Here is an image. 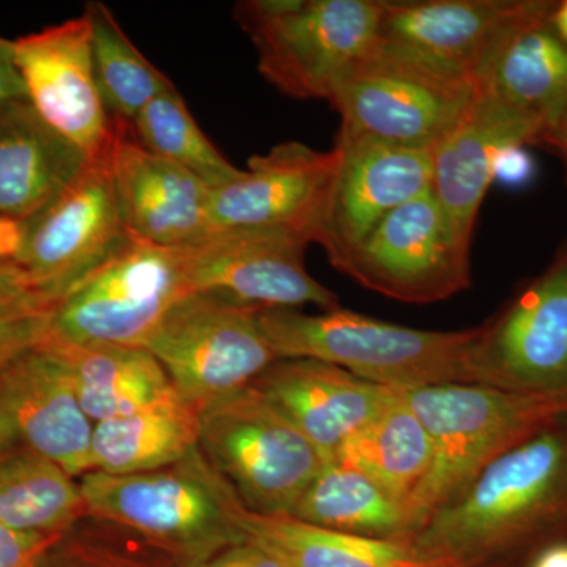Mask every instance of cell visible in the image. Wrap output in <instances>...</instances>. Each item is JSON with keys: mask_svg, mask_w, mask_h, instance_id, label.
<instances>
[{"mask_svg": "<svg viewBox=\"0 0 567 567\" xmlns=\"http://www.w3.org/2000/svg\"><path fill=\"white\" fill-rule=\"evenodd\" d=\"M188 293L178 248L145 244L130 235L52 306L50 338L142 349L166 312Z\"/></svg>", "mask_w": 567, "mask_h": 567, "instance_id": "ba28073f", "label": "cell"}, {"mask_svg": "<svg viewBox=\"0 0 567 567\" xmlns=\"http://www.w3.org/2000/svg\"><path fill=\"white\" fill-rule=\"evenodd\" d=\"M289 516L374 539L410 540L415 533L404 503L364 473L336 461L324 462Z\"/></svg>", "mask_w": 567, "mask_h": 567, "instance_id": "4316f807", "label": "cell"}, {"mask_svg": "<svg viewBox=\"0 0 567 567\" xmlns=\"http://www.w3.org/2000/svg\"><path fill=\"white\" fill-rule=\"evenodd\" d=\"M311 240L282 229H212L182 246L189 292L212 293L256 309L339 308L338 295L306 270Z\"/></svg>", "mask_w": 567, "mask_h": 567, "instance_id": "7c38bea8", "label": "cell"}, {"mask_svg": "<svg viewBox=\"0 0 567 567\" xmlns=\"http://www.w3.org/2000/svg\"><path fill=\"white\" fill-rule=\"evenodd\" d=\"M47 342L65 365L93 424L133 415L178 394L163 365L141 347Z\"/></svg>", "mask_w": 567, "mask_h": 567, "instance_id": "cb8c5ba5", "label": "cell"}, {"mask_svg": "<svg viewBox=\"0 0 567 567\" xmlns=\"http://www.w3.org/2000/svg\"><path fill=\"white\" fill-rule=\"evenodd\" d=\"M532 0L383 2L379 41L475 84L495 44Z\"/></svg>", "mask_w": 567, "mask_h": 567, "instance_id": "ac0fdd59", "label": "cell"}, {"mask_svg": "<svg viewBox=\"0 0 567 567\" xmlns=\"http://www.w3.org/2000/svg\"><path fill=\"white\" fill-rule=\"evenodd\" d=\"M89 162L29 100L0 107V216L24 224L70 185Z\"/></svg>", "mask_w": 567, "mask_h": 567, "instance_id": "603a6c76", "label": "cell"}, {"mask_svg": "<svg viewBox=\"0 0 567 567\" xmlns=\"http://www.w3.org/2000/svg\"><path fill=\"white\" fill-rule=\"evenodd\" d=\"M385 0H246L234 14L259 55L260 74L284 95L330 100L379 41Z\"/></svg>", "mask_w": 567, "mask_h": 567, "instance_id": "5b68a950", "label": "cell"}, {"mask_svg": "<svg viewBox=\"0 0 567 567\" xmlns=\"http://www.w3.org/2000/svg\"><path fill=\"white\" fill-rule=\"evenodd\" d=\"M555 6L532 0L475 78L477 91L543 126L546 137L567 107V44L551 24Z\"/></svg>", "mask_w": 567, "mask_h": 567, "instance_id": "7402d4cb", "label": "cell"}, {"mask_svg": "<svg viewBox=\"0 0 567 567\" xmlns=\"http://www.w3.org/2000/svg\"><path fill=\"white\" fill-rule=\"evenodd\" d=\"M567 516V417L488 462L413 535L424 554L475 567Z\"/></svg>", "mask_w": 567, "mask_h": 567, "instance_id": "6da1fadb", "label": "cell"}, {"mask_svg": "<svg viewBox=\"0 0 567 567\" xmlns=\"http://www.w3.org/2000/svg\"><path fill=\"white\" fill-rule=\"evenodd\" d=\"M47 341L0 371V423L18 446L81 477L92 472L95 424L82 410L65 365Z\"/></svg>", "mask_w": 567, "mask_h": 567, "instance_id": "e0dca14e", "label": "cell"}, {"mask_svg": "<svg viewBox=\"0 0 567 567\" xmlns=\"http://www.w3.org/2000/svg\"><path fill=\"white\" fill-rule=\"evenodd\" d=\"M395 393L423 423L432 443L431 468L409 503L415 533L488 462L567 417V390L517 393L450 383Z\"/></svg>", "mask_w": 567, "mask_h": 567, "instance_id": "3957f363", "label": "cell"}, {"mask_svg": "<svg viewBox=\"0 0 567 567\" xmlns=\"http://www.w3.org/2000/svg\"><path fill=\"white\" fill-rule=\"evenodd\" d=\"M532 567H567V544H555L537 555Z\"/></svg>", "mask_w": 567, "mask_h": 567, "instance_id": "f35d334b", "label": "cell"}, {"mask_svg": "<svg viewBox=\"0 0 567 567\" xmlns=\"http://www.w3.org/2000/svg\"><path fill=\"white\" fill-rule=\"evenodd\" d=\"M84 14L91 24L93 69L104 104L114 121L132 123L174 84L134 47L103 2H89Z\"/></svg>", "mask_w": 567, "mask_h": 567, "instance_id": "f546056e", "label": "cell"}, {"mask_svg": "<svg viewBox=\"0 0 567 567\" xmlns=\"http://www.w3.org/2000/svg\"><path fill=\"white\" fill-rule=\"evenodd\" d=\"M51 309L33 303L0 312V371L50 338Z\"/></svg>", "mask_w": 567, "mask_h": 567, "instance_id": "1f68e13d", "label": "cell"}, {"mask_svg": "<svg viewBox=\"0 0 567 567\" xmlns=\"http://www.w3.org/2000/svg\"><path fill=\"white\" fill-rule=\"evenodd\" d=\"M89 516L80 483L62 466L22 446L0 453V525L65 535Z\"/></svg>", "mask_w": 567, "mask_h": 567, "instance_id": "f1b7e54d", "label": "cell"}, {"mask_svg": "<svg viewBox=\"0 0 567 567\" xmlns=\"http://www.w3.org/2000/svg\"><path fill=\"white\" fill-rule=\"evenodd\" d=\"M199 447V410L181 395L93 425L92 472L136 475L178 464Z\"/></svg>", "mask_w": 567, "mask_h": 567, "instance_id": "484cf974", "label": "cell"}, {"mask_svg": "<svg viewBox=\"0 0 567 567\" xmlns=\"http://www.w3.org/2000/svg\"><path fill=\"white\" fill-rule=\"evenodd\" d=\"M535 174V163L525 152L524 145H509L496 155L494 164V182L505 185L520 186L532 181Z\"/></svg>", "mask_w": 567, "mask_h": 567, "instance_id": "836d02e7", "label": "cell"}, {"mask_svg": "<svg viewBox=\"0 0 567 567\" xmlns=\"http://www.w3.org/2000/svg\"><path fill=\"white\" fill-rule=\"evenodd\" d=\"M18 446L17 442H14L13 436H11L9 429L6 427L2 423H0V453L6 450H10V447Z\"/></svg>", "mask_w": 567, "mask_h": 567, "instance_id": "b9f144b4", "label": "cell"}, {"mask_svg": "<svg viewBox=\"0 0 567 567\" xmlns=\"http://www.w3.org/2000/svg\"><path fill=\"white\" fill-rule=\"evenodd\" d=\"M22 224L0 216V267L17 264L22 244Z\"/></svg>", "mask_w": 567, "mask_h": 567, "instance_id": "74e56055", "label": "cell"}, {"mask_svg": "<svg viewBox=\"0 0 567 567\" xmlns=\"http://www.w3.org/2000/svg\"><path fill=\"white\" fill-rule=\"evenodd\" d=\"M63 535L17 532L0 525V567H47Z\"/></svg>", "mask_w": 567, "mask_h": 567, "instance_id": "d6a6232c", "label": "cell"}, {"mask_svg": "<svg viewBox=\"0 0 567 567\" xmlns=\"http://www.w3.org/2000/svg\"><path fill=\"white\" fill-rule=\"evenodd\" d=\"M199 567H287L281 559L267 550L256 546V544L245 543L235 544L224 548L215 557L208 559Z\"/></svg>", "mask_w": 567, "mask_h": 567, "instance_id": "d590c367", "label": "cell"}, {"mask_svg": "<svg viewBox=\"0 0 567 567\" xmlns=\"http://www.w3.org/2000/svg\"><path fill=\"white\" fill-rule=\"evenodd\" d=\"M33 303L50 305L39 293L33 292L17 264L0 267V312Z\"/></svg>", "mask_w": 567, "mask_h": 567, "instance_id": "e575fe53", "label": "cell"}, {"mask_svg": "<svg viewBox=\"0 0 567 567\" xmlns=\"http://www.w3.org/2000/svg\"><path fill=\"white\" fill-rule=\"evenodd\" d=\"M473 93L472 81L377 41L328 103L341 117L338 136L434 148L461 121Z\"/></svg>", "mask_w": 567, "mask_h": 567, "instance_id": "52a82bcc", "label": "cell"}, {"mask_svg": "<svg viewBox=\"0 0 567 567\" xmlns=\"http://www.w3.org/2000/svg\"><path fill=\"white\" fill-rule=\"evenodd\" d=\"M336 270L401 303H439L472 284L470 240L429 189L391 212Z\"/></svg>", "mask_w": 567, "mask_h": 567, "instance_id": "30bf717a", "label": "cell"}, {"mask_svg": "<svg viewBox=\"0 0 567 567\" xmlns=\"http://www.w3.org/2000/svg\"><path fill=\"white\" fill-rule=\"evenodd\" d=\"M333 185L317 245L338 268L383 219L431 189L434 148L338 136Z\"/></svg>", "mask_w": 567, "mask_h": 567, "instance_id": "2e32d148", "label": "cell"}, {"mask_svg": "<svg viewBox=\"0 0 567 567\" xmlns=\"http://www.w3.org/2000/svg\"><path fill=\"white\" fill-rule=\"evenodd\" d=\"M544 140L543 126L475 87L461 121L434 147L431 192L458 233L472 240L481 204L494 182L498 152Z\"/></svg>", "mask_w": 567, "mask_h": 567, "instance_id": "44dd1931", "label": "cell"}, {"mask_svg": "<svg viewBox=\"0 0 567 567\" xmlns=\"http://www.w3.org/2000/svg\"><path fill=\"white\" fill-rule=\"evenodd\" d=\"M237 525L245 540L287 567H464L424 554L412 540L346 535L305 524L292 516H262L244 505Z\"/></svg>", "mask_w": 567, "mask_h": 567, "instance_id": "d4e9b609", "label": "cell"}, {"mask_svg": "<svg viewBox=\"0 0 567 567\" xmlns=\"http://www.w3.org/2000/svg\"><path fill=\"white\" fill-rule=\"evenodd\" d=\"M13 51L28 100L40 117L89 158L110 155L115 121L96 82L87 17L20 37Z\"/></svg>", "mask_w": 567, "mask_h": 567, "instance_id": "5bb4252c", "label": "cell"}, {"mask_svg": "<svg viewBox=\"0 0 567 567\" xmlns=\"http://www.w3.org/2000/svg\"><path fill=\"white\" fill-rule=\"evenodd\" d=\"M333 461L364 473L409 509L431 468L432 443L423 423L393 391L385 409L350 436Z\"/></svg>", "mask_w": 567, "mask_h": 567, "instance_id": "83f0119b", "label": "cell"}, {"mask_svg": "<svg viewBox=\"0 0 567 567\" xmlns=\"http://www.w3.org/2000/svg\"><path fill=\"white\" fill-rule=\"evenodd\" d=\"M546 144L561 152L567 162V107L555 123L554 128L547 134Z\"/></svg>", "mask_w": 567, "mask_h": 567, "instance_id": "ab89813d", "label": "cell"}, {"mask_svg": "<svg viewBox=\"0 0 567 567\" xmlns=\"http://www.w3.org/2000/svg\"><path fill=\"white\" fill-rule=\"evenodd\" d=\"M336 167L334 148L319 152L301 142L252 156L240 177L212 189V229H282L317 244Z\"/></svg>", "mask_w": 567, "mask_h": 567, "instance_id": "9a60e30c", "label": "cell"}, {"mask_svg": "<svg viewBox=\"0 0 567 567\" xmlns=\"http://www.w3.org/2000/svg\"><path fill=\"white\" fill-rule=\"evenodd\" d=\"M80 487L89 516L133 529L169 550L200 555L205 563L245 543L237 525L241 502L199 447L178 464L153 472H89Z\"/></svg>", "mask_w": 567, "mask_h": 567, "instance_id": "277c9868", "label": "cell"}, {"mask_svg": "<svg viewBox=\"0 0 567 567\" xmlns=\"http://www.w3.org/2000/svg\"><path fill=\"white\" fill-rule=\"evenodd\" d=\"M551 24L557 31L559 39L567 44V0L557 2L554 13H551Z\"/></svg>", "mask_w": 567, "mask_h": 567, "instance_id": "60d3db41", "label": "cell"}, {"mask_svg": "<svg viewBox=\"0 0 567 567\" xmlns=\"http://www.w3.org/2000/svg\"><path fill=\"white\" fill-rule=\"evenodd\" d=\"M259 309L212 293H188L166 312L142 349L163 365L183 401L200 410L249 386L278 358Z\"/></svg>", "mask_w": 567, "mask_h": 567, "instance_id": "9c48e42d", "label": "cell"}, {"mask_svg": "<svg viewBox=\"0 0 567 567\" xmlns=\"http://www.w3.org/2000/svg\"><path fill=\"white\" fill-rule=\"evenodd\" d=\"M21 100H28V92L14 61L13 41L0 37V107Z\"/></svg>", "mask_w": 567, "mask_h": 567, "instance_id": "8d00e7d4", "label": "cell"}, {"mask_svg": "<svg viewBox=\"0 0 567 567\" xmlns=\"http://www.w3.org/2000/svg\"><path fill=\"white\" fill-rule=\"evenodd\" d=\"M130 128L142 147L196 175L212 189L244 173L205 136L175 85L155 96Z\"/></svg>", "mask_w": 567, "mask_h": 567, "instance_id": "4dcf8cb0", "label": "cell"}, {"mask_svg": "<svg viewBox=\"0 0 567 567\" xmlns=\"http://www.w3.org/2000/svg\"><path fill=\"white\" fill-rule=\"evenodd\" d=\"M257 319L278 360L323 361L393 391L473 383L470 350L477 327L416 330L341 306L320 315L290 308L259 309Z\"/></svg>", "mask_w": 567, "mask_h": 567, "instance_id": "7a4b0ae2", "label": "cell"}, {"mask_svg": "<svg viewBox=\"0 0 567 567\" xmlns=\"http://www.w3.org/2000/svg\"><path fill=\"white\" fill-rule=\"evenodd\" d=\"M110 167L126 230L137 240L182 248L212 230V188L196 175L153 155L115 121Z\"/></svg>", "mask_w": 567, "mask_h": 567, "instance_id": "d6986e66", "label": "cell"}, {"mask_svg": "<svg viewBox=\"0 0 567 567\" xmlns=\"http://www.w3.org/2000/svg\"><path fill=\"white\" fill-rule=\"evenodd\" d=\"M251 386L316 446L324 462L333 461L347 440L393 398V390L309 358L276 360Z\"/></svg>", "mask_w": 567, "mask_h": 567, "instance_id": "ffe728a7", "label": "cell"}, {"mask_svg": "<svg viewBox=\"0 0 567 567\" xmlns=\"http://www.w3.org/2000/svg\"><path fill=\"white\" fill-rule=\"evenodd\" d=\"M199 450L246 509L289 516L324 464L316 446L249 385L199 410Z\"/></svg>", "mask_w": 567, "mask_h": 567, "instance_id": "8992f818", "label": "cell"}, {"mask_svg": "<svg viewBox=\"0 0 567 567\" xmlns=\"http://www.w3.org/2000/svg\"><path fill=\"white\" fill-rule=\"evenodd\" d=\"M470 371L476 385L567 390V249L494 320L477 327Z\"/></svg>", "mask_w": 567, "mask_h": 567, "instance_id": "4fadbf2b", "label": "cell"}, {"mask_svg": "<svg viewBox=\"0 0 567 567\" xmlns=\"http://www.w3.org/2000/svg\"><path fill=\"white\" fill-rule=\"evenodd\" d=\"M17 265L33 292L54 306L130 238L110 155L84 169L39 215L22 224Z\"/></svg>", "mask_w": 567, "mask_h": 567, "instance_id": "8fae6325", "label": "cell"}]
</instances>
